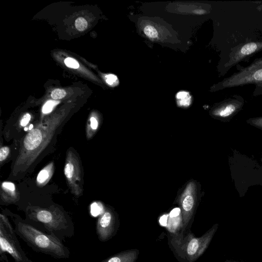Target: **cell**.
I'll return each instance as SVG.
<instances>
[{"label":"cell","mask_w":262,"mask_h":262,"mask_svg":"<svg viewBox=\"0 0 262 262\" xmlns=\"http://www.w3.org/2000/svg\"><path fill=\"white\" fill-rule=\"evenodd\" d=\"M64 63L69 68L77 69L79 67L78 61L74 58L68 57L64 60Z\"/></svg>","instance_id":"21"},{"label":"cell","mask_w":262,"mask_h":262,"mask_svg":"<svg viewBox=\"0 0 262 262\" xmlns=\"http://www.w3.org/2000/svg\"><path fill=\"white\" fill-rule=\"evenodd\" d=\"M102 205L100 203L94 202L91 205L92 212L94 213H99L101 210Z\"/></svg>","instance_id":"24"},{"label":"cell","mask_w":262,"mask_h":262,"mask_svg":"<svg viewBox=\"0 0 262 262\" xmlns=\"http://www.w3.org/2000/svg\"><path fill=\"white\" fill-rule=\"evenodd\" d=\"M99 126V122L94 116L90 118V123L86 127V135L88 139H91L96 133Z\"/></svg>","instance_id":"13"},{"label":"cell","mask_w":262,"mask_h":262,"mask_svg":"<svg viewBox=\"0 0 262 262\" xmlns=\"http://www.w3.org/2000/svg\"><path fill=\"white\" fill-rule=\"evenodd\" d=\"M217 228L214 226L200 237L190 229L169 232L168 246L179 262H195L208 248Z\"/></svg>","instance_id":"4"},{"label":"cell","mask_w":262,"mask_h":262,"mask_svg":"<svg viewBox=\"0 0 262 262\" xmlns=\"http://www.w3.org/2000/svg\"><path fill=\"white\" fill-rule=\"evenodd\" d=\"M62 118H53L37 124L24 137L18 155L13 164L12 174L25 172L52 140Z\"/></svg>","instance_id":"1"},{"label":"cell","mask_w":262,"mask_h":262,"mask_svg":"<svg viewBox=\"0 0 262 262\" xmlns=\"http://www.w3.org/2000/svg\"><path fill=\"white\" fill-rule=\"evenodd\" d=\"M1 262H3V261H1Z\"/></svg>","instance_id":"25"},{"label":"cell","mask_w":262,"mask_h":262,"mask_svg":"<svg viewBox=\"0 0 262 262\" xmlns=\"http://www.w3.org/2000/svg\"><path fill=\"white\" fill-rule=\"evenodd\" d=\"M138 249H130L115 254L101 262H136L138 258Z\"/></svg>","instance_id":"10"},{"label":"cell","mask_w":262,"mask_h":262,"mask_svg":"<svg viewBox=\"0 0 262 262\" xmlns=\"http://www.w3.org/2000/svg\"><path fill=\"white\" fill-rule=\"evenodd\" d=\"M178 104L180 106H187L191 102V96L186 91H182L178 92L176 95Z\"/></svg>","instance_id":"14"},{"label":"cell","mask_w":262,"mask_h":262,"mask_svg":"<svg viewBox=\"0 0 262 262\" xmlns=\"http://www.w3.org/2000/svg\"><path fill=\"white\" fill-rule=\"evenodd\" d=\"M54 171V163L51 162L45 166L38 173L36 177V184L43 187L50 181Z\"/></svg>","instance_id":"12"},{"label":"cell","mask_w":262,"mask_h":262,"mask_svg":"<svg viewBox=\"0 0 262 262\" xmlns=\"http://www.w3.org/2000/svg\"><path fill=\"white\" fill-rule=\"evenodd\" d=\"M0 195L2 201L7 204L15 203L20 199L16 186L13 183L9 181L2 182Z\"/></svg>","instance_id":"9"},{"label":"cell","mask_w":262,"mask_h":262,"mask_svg":"<svg viewBox=\"0 0 262 262\" xmlns=\"http://www.w3.org/2000/svg\"><path fill=\"white\" fill-rule=\"evenodd\" d=\"M262 49V42H250L243 45L233 56V61H238Z\"/></svg>","instance_id":"11"},{"label":"cell","mask_w":262,"mask_h":262,"mask_svg":"<svg viewBox=\"0 0 262 262\" xmlns=\"http://www.w3.org/2000/svg\"><path fill=\"white\" fill-rule=\"evenodd\" d=\"M59 102L50 100L47 101L42 107V111L44 114H47L51 112L54 106Z\"/></svg>","instance_id":"18"},{"label":"cell","mask_w":262,"mask_h":262,"mask_svg":"<svg viewBox=\"0 0 262 262\" xmlns=\"http://www.w3.org/2000/svg\"><path fill=\"white\" fill-rule=\"evenodd\" d=\"M119 222L115 213L110 209H104L98 218L96 232L99 240L105 242L113 238L117 233Z\"/></svg>","instance_id":"7"},{"label":"cell","mask_w":262,"mask_h":262,"mask_svg":"<svg viewBox=\"0 0 262 262\" xmlns=\"http://www.w3.org/2000/svg\"><path fill=\"white\" fill-rule=\"evenodd\" d=\"M66 95V92L62 89H55L51 93V97L54 99H59L63 98Z\"/></svg>","instance_id":"19"},{"label":"cell","mask_w":262,"mask_h":262,"mask_svg":"<svg viewBox=\"0 0 262 262\" xmlns=\"http://www.w3.org/2000/svg\"><path fill=\"white\" fill-rule=\"evenodd\" d=\"M145 34L150 38H156L158 36V33L156 28L150 25L146 26L144 30Z\"/></svg>","instance_id":"16"},{"label":"cell","mask_w":262,"mask_h":262,"mask_svg":"<svg viewBox=\"0 0 262 262\" xmlns=\"http://www.w3.org/2000/svg\"><path fill=\"white\" fill-rule=\"evenodd\" d=\"M75 25L78 30L82 31L86 28L88 23L86 20L83 17H79L75 20Z\"/></svg>","instance_id":"17"},{"label":"cell","mask_w":262,"mask_h":262,"mask_svg":"<svg viewBox=\"0 0 262 262\" xmlns=\"http://www.w3.org/2000/svg\"><path fill=\"white\" fill-rule=\"evenodd\" d=\"M257 64L258 69H256L254 64L248 67L245 70L233 76L227 80V86L243 84L248 83H254L256 86H260L262 83V65Z\"/></svg>","instance_id":"8"},{"label":"cell","mask_w":262,"mask_h":262,"mask_svg":"<svg viewBox=\"0 0 262 262\" xmlns=\"http://www.w3.org/2000/svg\"><path fill=\"white\" fill-rule=\"evenodd\" d=\"M31 119V116L29 114L27 113L24 115L21 118L20 124L21 126L24 127L26 126Z\"/></svg>","instance_id":"23"},{"label":"cell","mask_w":262,"mask_h":262,"mask_svg":"<svg viewBox=\"0 0 262 262\" xmlns=\"http://www.w3.org/2000/svg\"><path fill=\"white\" fill-rule=\"evenodd\" d=\"M10 154V148L6 146H2L0 149V162L2 163L8 157Z\"/></svg>","instance_id":"20"},{"label":"cell","mask_w":262,"mask_h":262,"mask_svg":"<svg viewBox=\"0 0 262 262\" xmlns=\"http://www.w3.org/2000/svg\"><path fill=\"white\" fill-rule=\"evenodd\" d=\"M236 110L235 104L233 102H227L218 112V114L223 117L231 115Z\"/></svg>","instance_id":"15"},{"label":"cell","mask_w":262,"mask_h":262,"mask_svg":"<svg viewBox=\"0 0 262 262\" xmlns=\"http://www.w3.org/2000/svg\"><path fill=\"white\" fill-rule=\"evenodd\" d=\"M105 77L106 83L110 85H116L118 82L117 77L114 74L107 75Z\"/></svg>","instance_id":"22"},{"label":"cell","mask_w":262,"mask_h":262,"mask_svg":"<svg viewBox=\"0 0 262 262\" xmlns=\"http://www.w3.org/2000/svg\"><path fill=\"white\" fill-rule=\"evenodd\" d=\"M14 228L6 215L0 214V254L8 253L15 262H33L21 247Z\"/></svg>","instance_id":"5"},{"label":"cell","mask_w":262,"mask_h":262,"mask_svg":"<svg viewBox=\"0 0 262 262\" xmlns=\"http://www.w3.org/2000/svg\"><path fill=\"white\" fill-rule=\"evenodd\" d=\"M25 212L26 222L48 234L55 235L62 241L74 235L73 221L68 213L58 206L29 205L26 207Z\"/></svg>","instance_id":"2"},{"label":"cell","mask_w":262,"mask_h":262,"mask_svg":"<svg viewBox=\"0 0 262 262\" xmlns=\"http://www.w3.org/2000/svg\"><path fill=\"white\" fill-rule=\"evenodd\" d=\"M64 173L71 193L76 197L82 195L83 191L82 166L79 158L72 148H69L67 151Z\"/></svg>","instance_id":"6"},{"label":"cell","mask_w":262,"mask_h":262,"mask_svg":"<svg viewBox=\"0 0 262 262\" xmlns=\"http://www.w3.org/2000/svg\"><path fill=\"white\" fill-rule=\"evenodd\" d=\"M14 231L33 250L49 255L55 258L67 259L69 249L55 235L48 234L16 215L11 216Z\"/></svg>","instance_id":"3"}]
</instances>
